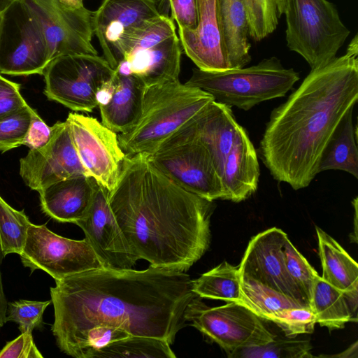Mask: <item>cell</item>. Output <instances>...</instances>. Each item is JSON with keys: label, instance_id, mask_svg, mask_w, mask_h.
<instances>
[{"label": "cell", "instance_id": "cell-1", "mask_svg": "<svg viewBox=\"0 0 358 358\" xmlns=\"http://www.w3.org/2000/svg\"><path fill=\"white\" fill-rule=\"evenodd\" d=\"M55 281L51 330L60 351L71 357L85 333L100 324L171 345L196 296L185 272L151 266L141 271L100 268Z\"/></svg>", "mask_w": 358, "mask_h": 358}, {"label": "cell", "instance_id": "cell-2", "mask_svg": "<svg viewBox=\"0 0 358 358\" xmlns=\"http://www.w3.org/2000/svg\"><path fill=\"white\" fill-rule=\"evenodd\" d=\"M108 200L133 252L151 266L185 272L209 247L213 201L180 187L148 155L124 158Z\"/></svg>", "mask_w": 358, "mask_h": 358}, {"label": "cell", "instance_id": "cell-3", "mask_svg": "<svg viewBox=\"0 0 358 358\" xmlns=\"http://www.w3.org/2000/svg\"><path fill=\"white\" fill-rule=\"evenodd\" d=\"M357 56L356 34L345 55L311 69L286 101L271 112L259 152L276 180L298 190L318 174L328 141L357 101Z\"/></svg>", "mask_w": 358, "mask_h": 358}, {"label": "cell", "instance_id": "cell-4", "mask_svg": "<svg viewBox=\"0 0 358 358\" xmlns=\"http://www.w3.org/2000/svg\"><path fill=\"white\" fill-rule=\"evenodd\" d=\"M213 101L208 92L179 80L146 87L138 120L117 136L122 150L126 157L152 154Z\"/></svg>", "mask_w": 358, "mask_h": 358}, {"label": "cell", "instance_id": "cell-5", "mask_svg": "<svg viewBox=\"0 0 358 358\" xmlns=\"http://www.w3.org/2000/svg\"><path fill=\"white\" fill-rule=\"evenodd\" d=\"M299 73L285 68L275 57L258 64L223 71L194 68L186 85L199 88L214 101L248 110L261 102L284 96L299 80Z\"/></svg>", "mask_w": 358, "mask_h": 358}, {"label": "cell", "instance_id": "cell-6", "mask_svg": "<svg viewBox=\"0 0 358 358\" xmlns=\"http://www.w3.org/2000/svg\"><path fill=\"white\" fill-rule=\"evenodd\" d=\"M284 14L287 45L311 69L335 58L350 34L335 5L327 0H286Z\"/></svg>", "mask_w": 358, "mask_h": 358}, {"label": "cell", "instance_id": "cell-7", "mask_svg": "<svg viewBox=\"0 0 358 358\" xmlns=\"http://www.w3.org/2000/svg\"><path fill=\"white\" fill-rule=\"evenodd\" d=\"M190 122L148 155L149 159L159 171L185 190L208 201L224 200L222 178L210 151L197 137Z\"/></svg>", "mask_w": 358, "mask_h": 358}, {"label": "cell", "instance_id": "cell-8", "mask_svg": "<svg viewBox=\"0 0 358 358\" xmlns=\"http://www.w3.org/2000/svg\"><path fill=\"white\" fill-rule=\"evenodd\" d=\"M114 73L105 58L98 55L59 56L43 71L44 94L72 110L92 112L98 106V90Z\"/></svg>", "mask_w": 358, "mask_h": 358}, {"label": "cell", "instance_id": "cell-9", "mask_svg": "<svg viewBox=\"0 0 358 358\" xmlns=\"http://www.w3.org/2000/svg\"><path fill=\"white\" fill-rule=\"evenodd\" d=\"M201 299L196 296L187 305L185 322L217 343L227 355L238 349L266 344L276 338L263 320L244 304L231 301L209 307Z\"/></svg>", "mask_w": 358, "mask_h": 358}, {"label": "cell", "instance_id": "cell-10", "mask_svg": "<svg viewBox=\"0 0 358 358\" xmlns=\"http://www.w3.org/2000/svg\"><path fill=\"white\" fill-rule=\"evenodd\" d=\"M50 62L42 27L22 0L3 11L0 29V73L43 75Z\"/></svg>", "mask_w": 358, "mask_h": 358}, {"label": "cell", "instance_id": "cell-11", "mask_svg": "<svg viewBox=\"0 0 358 358\" xmlns=\"http://www.w3.org/2000/svg\"><path fill=\"white\" fill-rule=\"evenodd\" d=\"M22 1L42 27L50 61L66 55H98L92 43V12L83 0Z\"/></svg>", "mask_w": 358, "mask_h": 358}, {"label": "cell", "instance_id": "cell-12", "mask_svg": "<svg viewBox=\"0 0 358 358\" xmlns=\"http://www.w3.org/2000/svg\"><path fill=\"white\" fill-rule=\"evenodd\" d=\"M21 262L31 273L41 270L55 280L103 268L85 238L73 240L51 231L45 224L31 223Z\"/></svg>", "mask_w": 358, "mask_h": 358}, {"label": "cell", "instance_id": "cell-13", "mask_svg": "<svg viewBox=\"0 0 358 358\" xmlns=\"http://www.w3.org/2000/svg\"><path fill=\"white\" fill-rule=\"evenodd\" d=\"M66 122L87 175L111 192L126 157L117 133L97 119L76 113H70Z\"/></svg>", "mask_w": 358, "mask_h": 358}, {"label": "cell", "instance_id": "cell-14", "mask_svg": "<svg viewBox=\"0 0 358 358\" xmlns=\"http://www.w3.org/2000/svg\"><path fill=\"white\" fill-rule=\"evenodd\" d=\"M20 175L30 189L37 192L64 179L87 176L66 121H58L51 127L50 137L45 145L30 149L20 159Z\"/></svg>", "mask_w": 358, "mask_h": 358}, {"label": "cell", "instance_id": "cell-15", "mask_svg": "<svg viewBox=\"0 0 358 358\" xmlns=\"http://www.w3.org/2000/svg\"><path fill=\"white\" fill-rule=\"evenodd\" d=\"M287 238V234L276 227L253 236L238 266L241 278L258 282L310 307L287 271L283 249Z\"/></svg>", "mask_w": 358, "mask_h": 358}, {"label": "cell", "instance_id": "cell-16", "mask_svg": "<svg viewBox=\"0 0 358 358\" xmlns=\"http://www.w3.org/2000/svg\"><path fill=\"white\" fill-rule=\"evenodd\" d=\"M110 192L97 183L86 216L76 222L103 268H131L138 260L128 243L111 210Z\"/></svg>", "mask_w": 358, "mask_h": 358}, {"label": "cell", "instance_id": "cell-17", "mask_svg": "<svg viewBox=\"0 0 358 358\" xmlns=\"http://www.w3.org/2000/svg\"><path fill=\"white\" fill-rule=\"evenodd\" d=\"M161 14L159 0L102 1L98 9L92 12V29L110 66L120 37L143 20Z\"/></svg>", "mask_w": 358, "mask_h": 358}, {"label": "cell", "instance_id": "cell-18", "mask_svg": "<svg viewBox=\"0 0 358 358\" xmlns=\"http://www.w3.org/2000/svg\"><path fill=\"white\" fill-rule=\"evenodd\" d=\"M181 55L176 34L151 47L127 53L114 70L120 76H134L148 87L179 80Z\"/></svg>", "mask_w": 358, "mask_h": 358}, {"label": "cell", "instance_id": "cell-19", "mask_svg": "<svg viewBox=\"0 0 358 358\" xmlns=\"http://www.w3.org/2000/svg\"><path fill=\"white\" fill-rule=\"evenodd\" d=\"M198 23L194 29L178 27V38L185 54L200 70H229L221 47L215 17V0H197Z\"/></svg>", "mask_w": 358, "mask_h": 358}, {"label": "cell", "instance_id": "cell-20", "mask_svg": "<svg viewBox=\"0 0 358 358\" xmlns=\"http://www.w3.org/2000/svg\"><path fill=\"white\" fill-rule=\"evenodd\" d=\"M96 185L86 175L52 183L38 192L41 210L57 222L75 224L87 214Z\"/></svg>", "mask_w": 358, "mask_h": 358}, {"label": "cell", "instance_id": "cell-21", "mask_svg": "<svg viewBox=\"0 0 358 358\" xmlns=\"http://www.w3.org/2000/svg\"><path fill=\"white\" fill-rule=\"evenodd\" d=\"M259 174L257 152L241 126L223 167L224 200L238 203L248 199L257 189Z\"/></svg>", "mask_w": 358, "mask_h": 358}, {"label": "cell", "instance_id": "cell-22", "mask_svg": "<svg viewBox=\"0 0 358 358\" xmlns=\"http://www.w3.org/2000/svg\"><path fill=\"white\" fill-rule=\"evenodd\" d=\"M190 124L206 146L222 178L224 164L241 127L230 107L212 101Z\"/></svg>", "mask_w": 358, "mask_h": 358}, {"label": "cell", "instance_id": "cell-23", "mask_svg": "<svg viewBox=\"0 0 358 358\" xmlns=\"http://www.w3.org/2000/svg\"><path fill=\"white\" fill-rule=\"evenodd\" d=\"M215 17L229 69L245 67L252 58L248 20L243 1L215 0Z\"/></svg>", "mask_w": 358, "mask_h": 358}, {"label": "cell", "instance_id": "cell-24", "mask_svg": "<svg viewBox=\"0 0 358 358\" xmlns=\"http://www.w3.org/2000/svg\"><path fill=\"white\" fill-rule=\"evenodd\" d=\"M114 81L111 98L99 108L101 122L115 133L122 134L138 120L146 87L134 76H120L115 71Z\"/></svg>", "mask_w": 358, "mask_h": 358}, {"label": "cell", "instance_id": "cell-25", "mask_svg": "<svg viewBox=\"0 0 358 358\" xmlns=\"http://www.w3.org/2000/svg\"><path fill=\"white\" fill-rule=\"evenodd\" d=\"M354 106L336 126L321 155L318 173L329 170L347 172L358 178L357 129L353 124Z\"/></svg>", "mask_w": 358, "mask_h": 358}, {"label": "cell", "instance_id": "cell-26", "mask_svg": "<svg viewBox=\"0 0 358 358\" xmlns=\"http://www.w3.org/2000/svg\"><path fill=\"white\" fill-rule=\"evenodd\" d=\"M321 278L343 292L358 290V265L343 248L321 228L315 227Z\"/></svg>", "mask_w": 358, "mask_h": 358}, {"label": "cell", "instance_id": "cell-27", "mask_svg": "<svg viewBox=\"0 0 358 358\" xmlns=\"http://www.w3.org/2000/svg\"><path fill=\"white\" fill-rule=\"evenodd\" d=\"M176 34V26L169 15L161 14L143 20L120 37L113 50L111 67L115 69L127 53L151 47Z\"/></svg>", "mask_w": 358, "mask_h": 358}, {"label": "cell", "instance_id": "cell-28", "mask_svg": "<svg viewBox=\"0 0 358 358\" xmlns=\"http://www.w3.org/2000/svg\"><path fill=\"white\" fill-rule=\"evenodd\" d=\"M310 307L316 316V322L329 331L343 329L352 316L343 292L317 276L310 299Z\"/></svg>", "mask_w": 358, "mask_h": 358}, {"label": "cell", "instance_id": "cell-29", "mask_svg": "<svg viewBox=\"0 0 358 358\" xmlns=\"http://www.w3.org/2000/svg\"><path fill=\"white\" fill-rule=\"evenodd\" d=\"M241 303L262 320L271 321L277 326L281 322L287 310L304 306L258 282L243 278H241Z\"/></svg>", "mask_w": 358, "mask_h": 358}, {"label": "cell", "instance_id": "cell-30", "mask_svg": "<svg viewBox=\"0 0 358 358\" xmlns=\"http://www.w3.org/2000/svg\"><path fill=\"white\" fill-rule=\"evenodd\" d=\"M193 292L200 298L241 302V280L238 266L224 261L192 280Z\"/></svg>", "mask_w": 358, "mask_h": 358}, {"label": "cell", "instance_id": "cell-31", "mask_svg": "<svg viewBox=\"0 0 358 358\" xmlns=\"http://www.w3.org/2000/svg\"><path fill=\"white\" fill-rule=\"evenodd\" d=\"M165 340L145 336H129L97 351L94 358H176Z\"/></svg>", "mask_w": 358, "mask_h": 358}, {"label": "cell", "instance_id": "cell-32", "mask_svg": "<svg viewBox=\"0 0 358 358\" xmlns=\"http://www.w3.org/2000/svg\"><path fill=\"white\" fill-rule=\"evenodd\" d=\"M31 223L23 210L13 208L0 196V246L3 257L13 253L21 255Z\"/></svg>", "mask_w": 358, "mask_h": 358}, {"label": "cell", "instance_id": "cell-33", "mask_svg": "<svg viewBox=\"0 0 358 358\" xmlns=\"http://www.w3.org/2000/svg\"><path fill=\"white\" fill-rule=\"evenodd\" d=\"M248 15L249 35L260 41L277 28L285 10L286 0H242Z\"/></svg>", "mask_w": 358, "mask_h": 358}, {"label": "cell", "instance_id": "cell-34", "mask_svg": "<svg viewBox=\"0 0 358 358\" xmlns=\"http://www.w3.org/2000/svg\"><path fill=\"white\" fill-rule=\"evenodd\" d=\"M259 346L238 349L229 358H310L312 346L306 339H276Z\"/></svg>", "mask_w": 358, "mask_h": 358}, {"label": "cell", "instance_id": "cell-35", "mask_svg": "<svg viewBox=\"0 0 358 358\" xmlns=\"http://www.w3.org/2000/svg\"><path fill=\"white\" fill-rule=\"evenodd\" d=\"M285 263L293 282L310 306L315 280L318 273L293 245L289 238L284 245Z\"/></svg>", "mask_w": 358, "mask_h": 358}, {"label": "cell", "instance_id": "cell-36", "mask_svg": "<svg viewBox=\"0 0 358 358\" xmlns=\"http://www.w3.org/2000/svg\"><path fill=\"white\" fill-rule=\"evenodd\" d=\"M52 303L45 301L19 300L8 303L6 322H15L21 333L32 332L34 329L43 327V315L45 308Z\"/></svg>", "mask_w": 358, "mask_h": 358}, {"label": "cell", "instance_id": "cell-37", "mask_svg": "<svg viewBox=\"0 0 358 358\" xmlns=\"http://www.w3.org/2000/svg\"><path fill=\"white\" fill-rule=\"evenodd\" d=\"M31 121L30 106L0 119V151L4 152L23 145Z\"/></svg>", "mask_w": 358, "mask_h": 358}, {"label": "cell", "instance_id": "cell-38", "mask_svg": "<svg viewBox=\"0 0 358 358\" xmlns=\"http://www.w3.org/2000/svg\"><path fill=\"white\" fill-rule=\"evenodd\" d=\"M129 336V334L118 327L97 325L85 333L73 357L94 358L95 353L103 347Z\"/></svg>", "mask_w": 358, "mask_h": 358}, {"label": "cell", "instance_id": "cell-39", "mask_svg": "<svg viewBox=\"0 0 358 358\" xmlns=\"http://www.w3.org/2000/svg\"><path fill=\"white\" fill-rule=\"evenodd\" d=\"M316 323V316L313 309L301 306L287 310L278 326L287 338H294L299 334L313 333Z\"/></svg>", "mask_w": 358, "mask_h": 358}, {"label": "cell", "instance_id": "cell-40", "mask_svg": "<svg viewBox=\"0 0 358 358\" xmlns=\"http://www.w3.org/2000/svg\"><path fill=\"white\" fill-rule=\"evenodd\" d=\"M21 85L0 73V119L28 106L20 94Z\"/></svg>", "mask_w": 358, "mask_h": 358}, {"label": "cell", "instance_id": "cell-41", "mask_svg": "<svg viewBox=\"0 0 358 358\" xmlns=\"http://www.w3.org/2000/svg\"><path fill=\"white\" fill-rule=\"evenodd\" d=\"M36 347L32 332H22L14 340L8 342L0 351V358H43Z\"/></svg>", "mask_w": 358, "mask_h": 358}, {"label": "cell", "instance_id": "cell-42", "mask_svg": "<svg viewBox=\"0 0 358 358\" xmlns=\"http://www.w3.org/2000/svg\"><path fill=\"white\" fill-rule=\"evenodd\" d=\"M178 27L194 29L198 23L197 0H165Z\"/></svg>", "mask_w": 358, "mask_h": 358}, {"label": "cell", "instance_id": "cell-43", "mask_svg": "<svg viewBox=\"0 0 358 358\" xmlns=\"http://www.w3.org/2000/svg\"><path fill=\"white\" fill-rule=\"evenodd\" d=\"M31 121L23 145L30 149L38 148L45 145L49 141L51 127L41 119L37 112L30 107Z\"/></svg>", "mask_w": 358, "mask_h": 358}, {"label": "cell", "instance_id": "cell-44", "mask_svg": "<svg viewBox=\"0 0 358 358\" xmlns=\"http://www.w3.org/2000/svg\"><path fill=\"white\" fill-rule=\"evenodd\" d=\"M3 255L1 250L0 246V265L1 262V259L3 258ZM8 303L6 298V295L3 292L2 280H1V274L0 270V329L6 322V310H7Z\"/></svg>", "mask_w": 358, "mask_h": 358}, {"label": "cell", "instance_id": "cell-45", "mask_svg": "<svg viewBox=\"0 0 358 358\" xmlns=\"http://www.w3.org/2000/svg\"><path fill=\"white\" fill-rule=\"evenodd\" d=\"M358 346L357 341H355L351 345L348 349L342 352L341 353L334 355H322V357H343V358H357L358 355Z\"/></svg>", "mask_w": 358, "mask_h": 358}, {"label": "cell", "instance_id": "cell-46", "mask_svg": "<svg viewBox=\"0 0 358 358\" xmlns=\"http://www.w3.org/2000/svg\"><path fill=\"white\" fill-rule=\"evenodd\" d=\"M352 203L354 206V231L350 237L351 242L357 243V197Z\"/></svg>", "mask_w": 358, "mask_h": 358}, {"label": "cell", "instance_id": "cell-47", "mask_svg": "<svg viewBox=\"0 0 358 358\" xmlns=\"http://www.w3.org/2000/svg\"><path fill=\"white\" fill-rule=\"evenodd\" d=\"M11 1L12 0H0V11L3 12Z\"/></svg>", "mask_w": 358, "mask_h": 358}, {"label": "cell", "instance_id": "cell-48", "mask_svg": "<svg viewBox=\"0 0 358 358\" xmlns=\"http://www.w3.org/2000/svg\"><path fill=\"white\" fill-rule=\"evenodd\" d=\"M2 19H3V12L0 11V29H1V22H2Z\"/></svg>", "mask_w": 358, "mask_h": 358}]
</instances>
